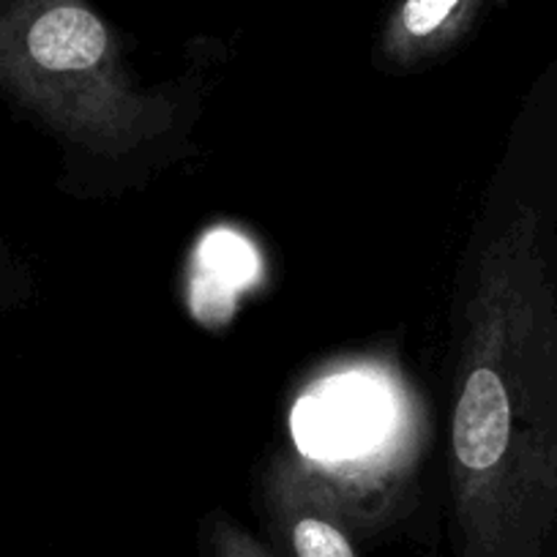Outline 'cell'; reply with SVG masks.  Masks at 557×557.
Segmentation results:
<instances>
[{"instance_id":"3957f363","label":"cell","mask_w":557,"mask_h":557,"mask_svg":"<svg viewBox=\"0 0 557 557\" xmlns=\"http://www.w3.org/2000/svg\"><path fill=\"white\" fill-rule=\"evenodd\" d=\"M268 535L282 557H367L345 528L329 490L282 468L265 497Z\"/></svg>"},{"instance_id":"277c9868","label":"cell","mask_w":557,"mask_h":557,"mask_svg":"<svg viewBox=\"0 0 557 557\" xmlns=\"http://www.w3.org/2000/svg\"><path fill=\"white\" fill-rule=\"evenodd\" d=\"M486 0H401L380 36L391 66H418L451 50L475 25Z\"/></svg>"},{"instance_id":"5b68a950","label":"cell","mask_w":557,"mask_h":557,"mask_svg":"<svg viewBox=\"0 0 557 557\" xmlns=\"http://www.w3.org/2000/svg\"><path fill=\"white\" fill-rule=\"evenodd\" d=\"M202 539H206L208 557H276L262 541H257L249 530L240 528L224 511L208 513Z\"/></svg>"},{"instance_id":"7a4b0ae2","label":"cell","mask_w":557,"mask_h":557,"mask_svg":"<svg viewBox=\"0 0 557 557\" xmlns=\"http://www.w3.org/2000/svg\"><path fill=\"white\" fill-rule=\"evenodd\" d=\"M0 90L101 151L162 126V107L137 94L110 25L88 0H0Z\"/></svg>"},{"instance_id":"6da1fadb","label":"cell","mask_w":557,"mask_h":557,"mask_svg":"<svg viewBox=\"0 0 557 557\" xmlns=\"http://www.w3.org/2000/svg\"><path fill=\"white\" fill-rule=\"evenodd\" d=\"M454 557H557V249L519 202L465 304L451 416Z\"/></svg>"}]
</instances>
